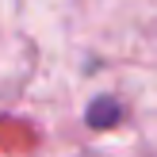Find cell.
<instances>
[{
	"instance_id": "1",
	"label": "cell",
	"mask_w": 157,
	"mask_h": 157,
	"mask_svg": "<svg viewBox=\"0 0 157 157\" xmlns=\"http://www.w3.org/2000/svg\"><path fill=\"white\" fill-rule=\"evenodd\" d=\"M119 100H111V96H100V100H92V111H88V123L96 130H104V127H111V123H119Z\"/></svg>"
}]
</instances>
